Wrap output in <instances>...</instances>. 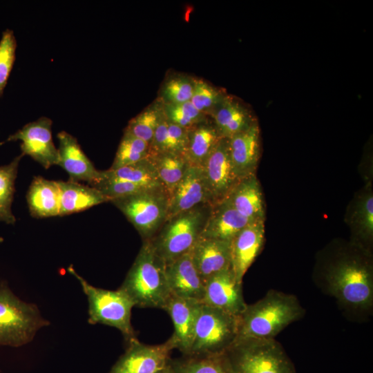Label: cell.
<instances>
[{
  "label": "cell",
  "mask_w": 373,
  "mask_h": 373,
  "mask_svg": "<svg viewBox=\"0 0 373 373\" xmlns=\"http://www.w3.org/2000/svg\"><path fill=\"white\" fill-rule=\"evenodd\" d=\"M239 213L229 201L223 200L211 206L209 216L200 237L231 242L251 222Z\"/></svg>",
  "instance_id": "cell-23"
},
{
  "label": "cell",
  "mask_w": 373,
  "mask_h": 373,
  "mask_svg": "<svg viewBox=\"0 0 373 373\" xmlns=\"http://www.w3.org/2000/svg\"><path fill=\"white\" fill-rule=\"evenodd\" d=\"M169 197L162 186H155L132 195L112 199L133 224L142 241L150 240L168 216Z\"/></svg>",
  "instance_id": "cell-7"
},
{
  "label": "cell",
  "mask_w": 373,
  "mask_h": 373,
  "mask_svg": "<svg viewBox=\"0 0 373 373\" xmlns=\"http://www.w3.org/2000/svg\"><path fill=\"white\" fill-rule=\"evenodd\" d=\"M52 120L46 117L24 125L5 141H21V150L23 155H28L35 162L48 169L58 165V149L52 137Z\"/></svg>",
  "instance_id": "cell-11"
},
{
  "label": "cell",
  "mask_w": 373,
  "mask_h": 373,
  "mask_svg": "<svg viewBox=\"0 0 373 373\" xmlns=\"http://www.w3.org/2000/svg\"><path fill=\"white\" fill-rule=\"evenodd\" d=\"M190 254L194 266L204 283L213 276L231 267V242L200 237Z\"/></svg>",
  "instance_id": "cell-20"
},
{
  "label": "cell",
  "mask_w": 373,
  "mask_h": 373,
  "mask_svg": "<svg viewBox=\"0 0 373 373\" xmlns=\"http://www.w3.org/2000/svg\"><path fill=\"white\" fill-rule=\"evenodd\" d=\"M226 198L239 213L248 220H265V202L256 175L240 180Z\"/></svg>",
  "instance_id": "cell-24"
},
{
  "label": "cell",
  "mask_w": 373,
  "mask_h": 373,
  "mask_svg": "<svg viewBox=\"0 0 373 373\" xmlns=\"http://www.w3.org/2000/svg\"><path fill=\"white\" fill-rule=\"evenodd\" d=\"M48 324L35 305L21 300L9 289L0 287V345H23Z\"/></svg>",
  "instance_id": "cell-9"
},
{
  "label": "cell",
  "mask_w": 373,
  "mask_h": 373,
  "mask_svg": "<svg viewBox=\"0 0 373 373\" xmlns=\"http://www.w3.org/2000/svg\"><path fill=\"white\" fill-rule=\"evenodd\" d=\"M3 241V239L0 237V243L2 242Z\"/></svg>",
  "instance_id": "cell-40"
},
{
  "label": "cell",
  "mask_w": 373,
  "mask_h": 373,
  "mask_svg": "<svg viewBox=\"0 0 373 373\" xmlns=\"http://www.w3.org/2000/svg\"><path fill=\"white\" fill-rule=\"evenodd\" d=\"M204 204L212 205V202L202 167L189 165L169 197L167 218Z\"/></svg>",
  "instance_id": "cell-18"
},
{
  "label": "cell",
  "mask_w": 373,
  "mask_h": 373,
  "mask_svg": "<svg viewBox=\"0 0 373 373\" xmlns=\"http://www.w3.org/2000/svg\"><path fill=\"white\" fill-rule=\"evenodd\" d=\"M127 344L125 352L108 373H157L169 363L175 349L171 337L159 345H146L137 338Z\"/></svg>",
  "instance_id": "cell-10"
},
{
  "label": "cell",
  "mask_w": 373,
  "mask_h": 373,
  "mask_svg": "<svg viewBox=\"0 0 373 373\" xmlns=\"http://www.w3.org/2000/svg\"><path fill=\"white\" fill-rule=\"evenodd\" d=\"M238 318L202 303L188 355L225 354L236 340Z\"/></svg>",
  "instance_id": "cell-8"
},
{
  "label": "cell",
  "mask_w": 373,
  "mask_h": 373,
  "mask_svg": "<svg viewBox=\"0 0 373 373\" xmlns=\"http://www.w3.org/2000/svg\"><path fill=\"white\" fill-rule=\"evenodd\" d=\"M157 373H175L171 367V361L166 365V366H165L163 369L158 371Z\"/></svg>",
  "instance_id": "cell-39"
},
{
  "label": "cell",
  "mask_w": 373,
  "mask_h": 373,
  "mask_svg": "<svg viewBox=\"0 0 373 373\" xmlns=\"http://www.w3.org/2000/svg\"><path fill=\"white\" fill-rule=\"evenodd\" d=\"M59 141L58 165L68 175V180L86 182L93 186L100 179L101 171L97 170L84 153L76 137L66 131L57 134Z\"/></svg>",
  "instance_id": "cell-16"
},
{
  "label": "cell",
  "mask_w": 373,
  "mask_h": 373,
  "mask_svg": "<svg viewBox=\"0 0 373 373\" xmlns=\"http://www.w3.org/2000/svg\"><path fill=\"white\" fill-rule=\"evenodd\" d=\"M60 191L59 216L79 213L102 203L110 202L96 188L73 181H57Z\"/></svg>",
  "instance_id": "cell-25"
},
{
  "label": "cell",
  "mask_w": 373,
  "mask_h": 373,
  "mask_svg": "<svg viewBox=\"0 0 373 373\" xmlns=\"http://www.w3.org/2000/svg\"><path fill=\"white\" fill-rule=\"evenodd\" d=\"M175 373H233L225 354L213 356L182 355L171 359Z\"/></svg>",
  "instance_id": "cell-31"
},
{
  "label": "cell",
  "mask_w": 373,
  "mask_h": 373,
  "mask_svg": "<svg viewBox=\"0 0 373 373\" xmlns=\"http://www.w3.org/2000/svg\"><path fill=\"white\" fill-rule=\"evenodd\" d=\"M224 354L233 373H296L275 338L237 340Z\"/></svg>",
  "instance_id": "cell-5"
},
{
  "label": "cell",
  "mask_w": 373,
  "mask_h": 373,
  "mask_svg": "<svg viewBox=\"0 0 373 373\" xmlns=\"http://www.w3.org/2000/svg\"><path fill=\"white\" fill-rule=\"evenodd\" d=\"M68 271L80 283L88 302V322L101 323L119 329L128 343L137 338L131 324L133 302L122 290H108L95 287L70 266Z\"/></svg>",
  "instance_id": "cell-6"
},
{
  "label": "cell",
  "mask_w": 373,
  "mask_h": 373,
  "mask_svg": "<svg viewBox=\"0 0 373 373\" xmlns=\"http://www.w3.org/2000/svg\"><path fill=\"white\" fill-rule=\"evenodd\" d=\"M193 90V77L175 73L168 76L158 92L157 99L162 104H173L189 102Z\"/></svg>",
  "instance_id": "cell-34"
},
{
  "label": "cell",
  "mask_w": 373,
  "mask_h": 373,
  "mask_svg": "<svg viewBox=\"0 0 373 373\" xmlns=\"http://www.w3.org/2000/svg\"><path fill=\"white\" fill-rule=\"evenodd\" d=\"M231 160L239 180L256 175L260 156V130L258 121L228 139Z\"/></svg>",
  "instance_id": "cell-17"
},
{
  "label": "cell",
  "mask_w": 373,
  "mask_h": 373,
  "mask_svg": "<svg viewBox=\"0 0 373 373\" xmlns=\"http://www.w3.org/2000/svg\"><path fill=\"white\" fill-rule=\"evenodd\" d=\"M23 156L21 153L9 164L0 166V222L8 224H14L16 222L12 211V203L18 168Z\"/></svg>",
  "instance_id": "cell-33"
},
{
  "label": "cell",
  "mask_w": 373,
  "mask_h": 373,
  "mask_svg": "<svg viewBox=\"0 0 373 373\" xmlns=\"http://www.w3.org/2000/svg\"><path fill=\"white\" fill-rule=\"evenodd\" d=\"M187 141L188 129L170 122L164 117L149 144L150 154L170 153L184 156Z\"/></svg>",
  "instance_id": "cell-30"
},
{
  "label": "cell",
  "mask_w": 373,
  "mask_h": 373,
  "mask_svg": "<svg viewBox=\"0 0 373 373\" xmlns=\"http://www.w3.org/2000/svg\"><path fill=\"white\" fill-rule=\"evenodd\" d=\"M220 139L209 117L189 128L184 157L189 165L202 167Z\"/></svg>",
  "instance_id": "cell-27"
},
{
  "label": "cell",
  "mask_w": 373,
  "mask_h": 373,
  "mask_svg": "<svg viewBox=\"0 0 373 373\" xmlns=\"http://www.w3.org/2000/svg\"><path fill=\"white\" fill-rule=\"evenodd\" d=\"M265 242V220L248 224L231 241V268L239 283L260 253Z\"/></svg>",
  "instance_id": "cell-15"
},
{
  "label": "cell",
  "mask_w": 373,
  "mask_h": 373,
  "mask_svg": "<svg viewBox=\"0 0 373 373\" xmlns=\"http://www.w3.org/2000/svg\"><path fill=\"white\" fill-rule=\"evenodd\" d=\"M30 215L36 218L57 216L59 214L60 191L57 181L36 176L26 194Z\"/></svg>",
  "instance_id": "cell-26"
},
{
  "label": "cell",
  "mask_w": 373,
  "mask_h": 373,
  "mask_svg": "<svg viewBox=\"0 0 373 373\" xmlns=\"http://www.w3.org/2000/svg\"><path fill=\"white\" fill-rule=\"evenodd\" d=\"M17 48V40L12 30L6 29L0 40V97L7 84L12 69Z\"/></svg>",
  "instance_id": "cell-38"
},
{
  "label": "cell",
  "mask_w": 373,
  "mask_h": 373,
  "mask_svg": "<svg viewBox=\"0 0 373 373\" xmlns=\"http://www.w3.org/2000/svg\"><path fill=\"white\" fill-rule=\"evenodd\" d=\"M211 206L201 205L166 218L157 233L147 240L166 265L191 250L204 227Z\"/></svg>",
  "instance_id": "cell-4"
},
{
  "label": "cell",
  "mask_w": 373,
  "mask_h": 373,
  "mask_svg": "<svg viewBox=\"0 0 373 373\" xmlns=\"http://www.w3.org/2000/svg\"><path fill=\"white\" fill-rule=\"evenodd\" d=\"M347 216L354 238L352 243L370 251L373 240V193L370 182L354 198Z\"/></svg>",
  "instance_id": "cell-22"
},
{
  "label": "cell",
  "mask_w": 373,
  "mask_h": 373,
  "mask_svg": "<svg viewBox=\"0 0 373 373\" xmlns=\"http://www.w3.org/2000/svg\"><path fill=\"white\" fill-rule=\"evenodd\" d=\"M219 136L229 139L257 122L249 108L237 97L228 94L209 114Z\"/></svg>",
  "instance_id": "cell-21"
},
{
  "label": "cell",
  "mask_w": 373,
  "mask_h": 373,
  "mask_svg": "<svg viewBox=\"0 0 373 373\" xmlns=\"http://www.w3.org/2000/svg\"><path fill=\"white\" fill-rule=\"evenodd\" d=\"M164 117L162 104L156 99L129 120L124 132L128 133L150 144L155 130Z\"/></svg>",
  "instance_id": "cell-32"
},
{
  "label": "cell",
  "mask_w": 373,
  "mask_h": 373,
  "mask_svg": "<svg viewBox=\"0 0 373 373\" xmlns=\"http://www.w3.org/2000/svg\"><path fill=\"white\" fill-rule=\"evenodd\" d=\"M119 289L136 307L163 309L171 295L166 263L155 254L149 241H143Z\"/></svg>",
  "instance_id": "cell-3"
},
{
  "label": "cell",
  "mask_w": 373,
  "mask_h": 373,
  "mask_svg": "<svg viewBox=\"0 0 373 373\" xmlns=\"http://www.w3.org/2000/svg\"><path fill=\"white\" fill-rule=\"evenodd\" d=\"M202 169L213 205L226 198L240 181L231 160L228 139L218 141Z\"/></svg>",
  "instance_id": "cell-12"
},
{
  "label": "cell",
  "mask_w": 373,
  "mask_h": 373,
  "mask_svg": "<svg viewBox=\"0 0 373 373\" xmlns=\"http://www.w3.org/2000/svg\"><path fill=\"white\" fill-rule=\"evenodd\" d=\"M102 182H128L146 185L162 186L157 177L150 155L132 164L114 170L108 169L101 171L100 179L96 184Z\"/></svg>",
  "instance_id": "cell-28"
},
{
  "label": "cell",
  "mask_w": 373,
  "mask_h": 373,
  "mask_svg": "<svg viewBox=\"0 0 373 373\" xmlns=\"http://www.w3.org/2000/svg\"><path fill=\"white\" fill-rule=\"evenodd\" d=\"M166 276L172 295L202 303L204 282L194 266L190 251L166 264Z\"/></svg>",
  "instance_id": "cell-19"
},
{
  "label": "cell",
  "mask_w": 373,
  "mask_h": 373,
  "mask_svg": "<svg viewBox=\"0 0 373 373\" xmlns=\"http://www.w3.org/2000/svg\"><path fill=\"white\" fill-rule=\"evenodd\" d=\"M150 157L160 182L170 197L184 177L189 164L180 154L155 153L150 154Z\"/></svg>",
  "instance_id": "cell-29"
},
{
  "label": "cell",
  "mask_w": 373,
  "mask_h": 373,
  "mask_svg": "<svg viewBox=\"0 0 373 373\" xmlns=\"http://www.w3.org/2000/svg\"><path fill=\"white\" fill-rule=\"evenodd\" d=\"M150 155L149 144L124 132L110 169H117L137 162Z\"/></svg>",
  "instance_id": "cell-35"
},
{
  "label": "cell",
  "mask_w": 373,
  "mask_h": 373,
  "mask_svg": "<svg viewBox=\"0 0 373 373\" xmlns=\"http://www.w3.org/2000/svg\"><path fill=\"white\" fill-rule=\"evenodd\" d=\"M162 109L168 121L186 129L209 118L197 110L190 101L180 104H162Z\"/></svg>",
  "instance_id": "cell-37"
},
{
  "label": "cell",
  "mask_w": 373,
  "mask_h": 373,
  "mask_svg": "<svg viewBox=\"0 0 373 373\" xmlns=\"http://www.w3.org/2000/svg\"><path fill=\"white\" fill-rule=\"evenodd\" d=\"M304 315L305 309L296 296L271 289L259 300L247 305L238 318L236 341L274 338Z\"/></svg>",
  "instance_id": "cell-2"
},
{
  "label": "cell",
  "mask_w": 373,
  "mask_h": 373,
  "mask_svg": "<svg viewBox=\"0 0 373 373\" xmlns=\"http://www.w3.org/2000/svg\"><path fill=\"white\" fill-rule=\"evenodd\" d=\"M318 286L345 310L370 312L373 305V266L370 251L354 244L339 251L321 269Z\"/></svg>",
  "instance_id": "cell-1"
},
{
  "label": "cell",
  "mask_w": 373,
  "mask_h": 373,
  "mask_svg": "<svg viewBox=\"0 0 373 373\" xmlns=\"http://www.w3.org/2000/svg\"><path fill=\"white\" fill-rule=\"evenodd\" d=\"M202 303L237 317L243 312L247 304L242 283L237 280L231 267L206 280Z\"/></svg>",
  "instance_id": "cell-13"
},
{
  "label": "cell",
  "mask_w": 373,
  "mask_h": 373,
  "mask_svg": "<svg viewBox=\"0 0 373 373\" xmlns=\"http://www.w3.org/2000/svg\"><path fill=\"white\" fill-rule=\"evenodd\" d=\"M202 303L171 295L163 309L171 317L174 332L171 336L182 355H188L192 345L195 327Z\"/></svg>",
  "instance_id": "cell-14"
},
{
  "label": "cell",
  "mask_w": 373,
  "mask_h": 373,
  "mask_svg": "<svg viewBox=\"0 0 373 373\" xmlns=\"http://www.w3.org/2000/svg\"><path fill=\"white\" fill-rule=\"evenodd\" d=\"M227 93L203 79L193 77V90L190 102L200 113L209 117Z\"/></svg>",
  "instance_id": "cell-36"
}]
</instances>
